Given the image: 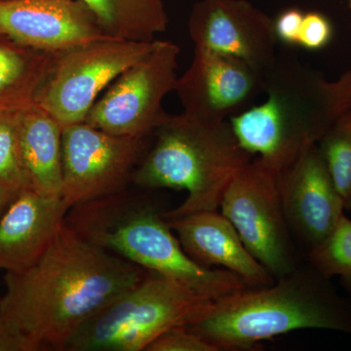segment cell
I'll list each match as a JSON object with an SVG mask.
<instances>
[{
	"mask_svg": "<svg viewBox=\"0 0 351 351\" xmlns=\"http://www.w3.org/2000/svg\"><path fill=\"white\" fill-rule=\"evenodd\" d=\"M147 272L83 239L64 221L36 263L6 272L0 317L15 325L36 351H64L83 324Z\"/></svg>",
	"mask_w": 351,
	"mask_h": 351,
	"instance_id": "6da1fadb",
	"label": "cell"
},
{
	"mask_svg": "<svg viewBox=\"0 0 351 351\" xmlns=\"http://www.w3.org/2000/svg\"><path fill=\"white\" fill-rule=\"evenodd\" d=\"M184 327L217 351L256 350L262 341L298 330L351 336V302L304 260L271 285L212 301Z\"/></svg>",
	"mask_w": 351,
	"mask_h": 351,
	"instance_id": "7a4b0ae2",
	"label": "cell"
},
{
	"mask_svg": "<svg viewBox=\"0 0 351 351\" xmlns=\"http://www.w3.org/2000/svg\"><path fill=\"white\" fill-rule=\"evenodd\" d=\"M263 103L230 117L239 145L277 174L351 108V69L336 80L298 60L278 58L265 80Z\"/></svg>",
	"mask_w": 351,
	"mask_h": 351,
	"instance_id": "3957f363",
	"label": "cell"
},
{
	"mask_svg": "<svg viewBox=\"0 0 351 351\" xmlns=\"http://www.w3.org/2000/svg\"><path fill=\"white\" fill-rule=\"evenodd\" d=\"M163 213L151 198L126 189L69 208L66 223L88 241L213 301L250 287L230 270L189 257Z\"/></svg>",
	"mask_w": 351,
	"mask_h": 351,
	"instance_id": "277c9868",
	"label": "cell"
},
{
	"mask_svg": "<svg viewBox=\"0 0 351 351\" xmlns=\"http://www.w3.org/2000/svg\"><path fill=\"white\" fill-rule=\"evenodd\" d=\"M132 184L145 189H184L186 200L163 213L166 219L217 211L237 173L253 160L239 145L230 122L186 112L169 114L154 132Z\"/></svg>",
	"mask_w": 351,
	"mask_h": 351,
	"instance_id": "5b68a950",
	"label": "cell"
},
{
	"mask_svg": "<svg viewBox=\"0 0 351 351\" xmlns=\"http://www.w3.org/2000/svg\"><path fill=\"white\" fill-rule=\"evenodd\" d=\"M213 300L157 272L92 316L64 351H143L173 327L186 326Z\"/></svg>",
	"mask_w": 351,
	"mask_h": 351,
	"instance_id": "8992f818",
	"label": "cell"
},
{
	"mask_svg": "<svg viewBox=\"0 0 351 351\" xmlns=\"http://www.w3.org/2000/svg\"><path fill=\"white\" fill-rule=\"evenodd\" d=\"M277 175L260 159H253L228 184L219 204L245 247L274 279L302 263L284 216Z\"/></svg>",
	"mask_w": 351,
	"mask_h": 351,
	"instance_id": "52a82bcc",
	"label": "cell"
},
{
	"mask_svg": "<svg viewBox=\"0 0 351 351\" xmlns=\"http://www.w3.org/2000/svg\"><path fill=\"white\" fill-rule=\"evenodd\" d=\"M157 41L108 38L60 53L36 105L63 128L84 122L101 92L147 57Z\"/></svg>",
	"mask_w": 351,
	"mask_h": 351,
	"instance_id": "ba28073f",
	"label": "cell"
},
{
	"mask_svg": "<svg viewBox=\"0 0 351 351\" xmlns=\"http://www.w3.org/2000/svg\"><path fill=\"white\" fill-rule=\"evenodd\" d=\"M180 47L158 40L156 48L110 85L84 122L120 137L149 138L169 117L164 98L177 86Z\"/></svg>",
	"mask_w": 351,
	"mask_h": 351,
	"instance_id": "9c48e42d",
	"label": "cell"
},
{
	"mask_svg": "<svg viewBox=\"0 0 351 351\" xmlns=\"http://www.w3.org/2000/svg\"><path fill=\"white\" fill-rule=\"evenodd\" d=\"M149 138L112 135L86 123L63 128L62 198L69 208L128 189Z\"/></svg>",
	"mask_w": 351,
	"mask_h": 351,
	"instance_id": "30bf717a",
	"label": "cell"
},
{
	"mask_svg": "<svg viewBox=\"0 0 351 351\" xmlns=\"http://www.w3.org/2000/svg\"><path fill=\"white\" fill-rule=\"evenodd\" d=\"M188 29L195 48L242 60L265 80L278 60L274 20L247 0H200Z\"/></svg>",
	"mask_w": 351,
	"mask_h": 351,
	"instance_id": "8fae6325",
	"label": "cell"
},
{
	"mask_svg": "<svg viewBox=\"0 0 351 351\" xmlns=\"http://www.w3.org/2000/svg\"><path fill=\"white\" fill-rule=\"evenodd\" d=\"M277 186L289 230L306 257L331 234L346 210L317 145L279 172Z\"/></svg>",
	"mask_w": 351,
	"mask_h": 351,
	"instance_id": "7c38bea8",
	"label": "cell"
},
{
	"mask_svg": "<svg viewBox=\"0 0 351 351\" xmlns=\"http://www.w3.org/2000/svg\"><path fill=\"white\" fill-rule=\"evenodd\" d=\"M0 34L50 53L112 38L82 0H0Z\"/></svg>",
	"mask_w": 351,
	"mask_h": 351,
	"instance_id": "4fadbf2b",
	"label": "cell"
},
{
	"mask_svg": "<svg viewBox=\"0 0 351 351\" xmlns=\"http://www.w3.org/2000/svg\"><path fill=\"white\" fill-rule=\"evenodd\" d=\"M175 91L184 112L223 121L265 91V76L237 58L195 48L193 62L178 78Z\"/></svg>",
	"mask_w": 351,
	"mask_h": 351,
	"instance_id": "5bb4252c",
	"label": "cell"
},
{
	"mask_svg": "<svg viewBox=\"0 0 351 351\" xmlns=\"http://www.w3.org/2000/svg\"><path fill=\"white\" fill-rule=\"evenodd\" d=\"M69 207L62 196L24 189L0 219V269L20 272L49 247Z\"/></svg>",
	"mask_w": 351,
	"mask_h": 351,
	"instance_id": "9a60e30c",
	"label": "cell"
},
{
	"mask_svg": "<svg viewBox=\"0 0 351 351\" xmlns=\"http://www.w3.org/2000/svg\"><path fill=\"white\" fill-rule=\"evenodd\" d=\"M166 221L186 253L200 265L230 270L251 287H265L276 281L251 255L234 226L218 210Z\"/></svg>",
	"mask_w": 351,
	"mask_h": 351,
	"instance_id": "2e32d148",
	"label": "cell"
},
{
	"mask_svg": "<svg viewBox=\"0 0 351 351\" xmlns=\"http://www.w3.org/2000/svg\"><path fill=\"white\" fill-rule=\"evenodd\" d=\"M23 170L27 189L62 196L63 126L36 104L18 112Z\"/></svg>",
	"mask_w": 351,
	"mask_h": 351,
	"instance_id": "e0dca14e",
	"label": "cell"
},
{
	"mask_svg": "<svg viewBox=\"0 0 351 351\" xmlns=\"http://www.w3.org/2000/svg\"><path fill=\"white\" fill-rule=\"evenodd\" d=\"M59 54L25 47L0 34V112L36 104Z\"/></svg>",
	"mask_w": 351,
	"mask_h": 351,
	"instance_id": "ac0fdd59",
	"label": "cell"
},
{
	"mask_svg": "<svg viewBox=\"0 0 351 351\" xmlns=\"http://www.w3.org/2000/svg\"><path fill=\"white\" fill-rule=\"evenodd\" d=\"M108 36L134 41L156 40L169 24L163 0H82Z\"/></svg>",
	"mask_w": 351,
	"mask_h": 351,
	"instance_id": "d6986e66",
	"label": "cell"
},
{
	"mask_svg": "<svg viewBox=\"0 0 351 351\" xmlns=\"http://www.w3.org/2000/svg\"><path fill=\"white\" fill-rule=\"evenodd\" d=\"M323 160L346 210H351V108L317 143Z\"/></svg>",
	"mask_w": 351,
	"mask_h": 351,
	"instance_id": "ffe728a7",
	"label": "cell"
},
{
	"mask_svg": "<svg viewBox=\"0 0 351 351\" xmlns=\"http://www.w3.org/2000/svg\"><path fill=\"white\" fill-rule=\"evenodd\" d=\"M304 260L328 279L339 276L351 295V219L343 215L331 234Z\"/></svg>",
	"mask_w": 351,
	"mask_h": 351,
	"instance_id": "44dd1931",
	"label": "cell"
},
{
	"mask_svg": "<svg viewBox=\"0 0 351 351\" xmlns=\"http://www.w3.org/2000/svg\"><path fill=\"white\" fill-rule=\"evenodd\" d=\"M18 112L0 113V186L21 191L27 182L21 160Z\"/></svg>",
	"mask_w": 351,
	"mask_h": 351,
	"instance_id": "7402d4cb",
	"label": "cell"
},
{
	"mask_svg": "<svg viewBox=\"0 0 351 351\" xmlns=\"http://www.w3.org/2000/svg\"><path fill=\"white\" fill-rule=\"evenodd\" d=\"M145 351H217L184 326L171 328L149 343Z\"/></svg>",
	"mask_w": 351,
	"mask_h": 351,
	"instance_id": "603a6c76",
	"label": "cell"
},
{
	"mask_svg": "<svg viewBox=\"0 0 351 351\" xmlns=\"http://www.w3.org/2000/svg\"><path fill=\"white\" fill-rule=\"evenodd\" d=\"M334 29L326 16L318 12L304 15L299 34V46L315 51L326 47L331 43Z\"/></svg>",
	"mask_w": 351,
	"mask_h": 351,
	"instance_id": "cb8c5ba5",
	"label": "cell"
},
{
	"mask_svg": "<svg viewBox=\"0 0 351 351\" xmlns=\"http://www.w3.org/2000/svg\"><path fill=\"white\" fill-rule=\"evenodd\" d=\"M304 14L298 8H289L274 20L277 40L287 46L299 45V34Z\"/></svg>",
	"mask_w": 351,
	"mask_h": 351,
	"instance_id": "d4e9b609",
	"label": "cell"
},
{
	"mask_svg": "<svg viewBox=\"0 0 351 351\" xmlns=\"http://www.w3.org/2000/svg\"><path fill=\"white\" fill-rule=\"evenodd\" d=\"M0 351H36V348L15 325L0 317Z\"/></svg>",
	"mask_w": 351,
	"mask_h": 351,
	"instance_id": "484cf974",
	"label": "cell"
},
{
	"mask_svg": "<svg viewBox=\"0 0 351 351\" xmlns=\"http://www.w3.org/2000/svg\"><path fill=\"white\" fill-rule=\"evenodd\" d=\"M20 191L0 186V219Z\"/></svg>",
	"mask_w": 351,
	"mask_h": 351,
	"instance_id": "4316f807",
	"label": "cell"
},
{
	"mask_svg": "<svg viewBox=\"0 0 351 351\" xmlns=\"http://www.w3.org/2000/svg\"><path fill=\"white\" fill-rule=\"evenodd\" d=\"M348 1V7H350V9L351 10V0H346Z\"/></svg>",
	"mask_w": 351,
	"mask_h": 351,
	"instance_id": "83f0119b",
	"label": "cell"
},
{
	"mask_svg": "<svg viewBox=\"0 0 351 351\" xmlns=\"http://www.w3.org/2000/svg\"><path fill=\"white\" fill-rule=\"evenodd\" d=\"M0 113H1V112H0Z\"/></svg>",
	"mask_w": 351,
	"mask_h": 351,
	"instance_id": "f1b7e54d",
	"label": "cell"
}]
</instances>
